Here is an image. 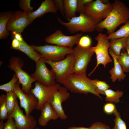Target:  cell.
I'll use <instances>...</instances> for the list:
<instances>
[{
    "instance_id": "cell-1",
    "label": "cell",
    "mask_w": 129,
    "mask_h": 129,
    "mask_svg": "<svg viewBox=\"0 0 129 129\" xmlns=\"http://www.w3.org/2000/svg\"><path fill=\"white\" fill-rule=\"evenodd\" d=\"M112 10L107 16L97 24L95 28L101 32L104 29L108 35L113 32L120 25L125 24L129 19V8L123 2L116 0L112 3Z\"/></svg>"
},
{
    "instance_id": "cell-2",
    "label": "cell",
    "mask_w": 129,
    "mask_h": 129,
    "mask_svg": "<svg viewBox=\"0 0 129 129\" xmlns=\"http://www.w3.org/2000/svg\"><path fill=\"white\" fill-rule=\"evenodd\" d=\"M90 80L86 75L72 73L64 79L62 84L73 93L85 94L90 93L101 99L102 97L97 93L92 86Z\"/></svg>"
},
{
    "instance_id": "cell-3",
    "label": "cell",
    "mask_w": 129,
    "mask_h": 129,
    "mask_svg": "<svg viewBox=\"0 0 129 129\" xmlns=\"http://www.w3.org/2000/svg\"><path fill=\"white\" fill-rule=\"evenodd\" d=\"M58 21L62 25L66 27L71 34L80 31L90 32L95 30L97 22L85 14L81 13L77 16L72 18L68 22H64L59 17Z\"/></svg>"
},
{
    "instance_id": "cell-4",
    "label": "cell",
    "mask_w": 129,
    "mask_h": 129,
    "mask_svg": "<svg viewBox=\"0 0 129 129\" xmlns=\"http://www.w3.org/2000/svg\"><path fill=\"white\" fill-rule=\"evenodd\" d=\"M24 65V62L20 57L13 56L9 59L8 67L11 70L15 72L18 77V81L22 85V91L27 93L30 92L32 83L36 81L22 69Z\"/></svg>"
},
{
    "instance_id": "cell-5",
    "label": "cell",
    "mask_w": 129,
    "mask_h": 129,
    "mask_svg": "<svg viewBox=\"0 0 129 129\" xmlns=\"http://www.w3.org/2000/svg\"><path fill=\"white\" fill-rule=\"evenodd\" d=\"M30 45L41 55L45 60L57 62L65 58L67 55L73 53V49L59 46L56 45L46 44L41 46L33 44Z\"/></svg>"
},
{
    "instance_id": "cell-6",
    "label": "cell",
    "mask_w": 129,
    "mask_h": 129,
    "mask_svg": "<svg viewBox=\"0 0 129 129\" xmlns=\"http://www.w3.org/2000/svg\"><path fill=\"white\" fill-rule=\"evenodd\" d=\"M60 87L58 83L47 86L36 81L34 87L32 88L30 91L38 100V104L35 109L41 111L46 104H51L54 94Z\"/></svg>"
},
{
    "instance_id": "cell-7",
    "label": "cell",
    "mask_w": 129,
    "mask_h": 129,
    "mask_svg": "<svg viewBox=\"0 0 129 129\" xmlns=\"http://www.w3.org/2000/svg\"><path fill=\"white\" fill-rule=\"evenodd\" d=\"M107 36L106 34L100 33L95 37V39L97 42V44L96 46L91 48L96 54L97 64L93 70L89 74V76L92 74L100 64H102L105 68L108 63L112 62L109 54L110 41L107 39Z\"/></svg>"
},
{
    "instance_id": "cell-8",
    "label": "cell",
    "mask_w": 129,
    "mask_h": 129,
    "mask_svg": "<svg viewBox=\"0 0 129 129\" xmlns=\"http://www.w3.org/2000/svg\"><path fill=\"white\" fill-rule=\"evenodd\" d=\"M91 47L84 48L77 45L73 49V54L74 62L72 73L86 75L88 65L95 53Z\"/></svg>"
},
{
    "instance_id": "cell-9",
    "label": "cell",
    "mask_w": 129,
    "mask_h": 129,
    "mask_svg": "<svg viewBox=\"0 0 129 129\" xmlns=\"http://www.w3.org/2000/svg\"><path fill=\"white\" fill-rule=\"evenodd\" d=\"M55 74L56 81L62 84L64 79L72 73L74 62L73 53L67 55L64 59L57 62H52L45 59Z\"/></svg>"
},
{
    "instance_id": "cell-10",
    "label": "cell",
    "mask_w": 129,
    "mask_h": 129,
    "mask_svg": "<svg viewBox=\"0 0 129 129\" xmlns=\"http://www.w3.org/2000/svg\"><path fill=\"white\" fill-rule=\"evenodd\" d=\"M85 14L97 23L103 21L111 11L112 3L103 2L102 0H93L84 5Z\"/></svg>"
},
{
    "instance_id": "cell-11",
    "label": "cell",
    "mask_w": 129,
    "mask_h": 129,
    "mask_svg": "<svg viewBox=\"0 0 129 129\" xmlns=\"http://www.w3.org/2000/svg\"><path fill=\"white\" fill-rule=\"evenodd\" d=\"M35 62V71L30 76L36 81L46 86H51L56 83L55 74L51 70L47 67L45 59L42 58Z\"/></svg>"
},
{
    "instance_id": "cell-12",
    "label": "cell",
    "mask_w": 129,
    "mask_h": 129,
    "mask_svg": "<svg viewBox=\"0 0 129 129\" xmlns=\"http://www.w3.org/2000/svg\"><path fill=\"white\" fill-rule=\"evenodd\" d=\"M82 35V33L81 32L73 35H64L60 30H57L54 33L46 37L45 41L47 43L72 48L75 44H77Z\"/></svg>"
},
{
    "instance_id": "cell-13",
    "label": "cell",
    "mask_w": 129,
    "mask_h": 129,
    "mask_svg": "<svg viewBox=\"0 0 129 129\" xmlns=\"http://www.w3.org/2000/svg\"><path fill=\"white\" fill-rule=\"evenodd\" d=\"M18 81L16 83L14 91L18 98L20 107L24 110L25 115L28 117L34 109H35L38 103L37 98L31 92L24 93L21 88Z\"/></svg>"
},
{
    "instance_id": "cell-14",
    "label": "cell",
    "mask_w": 129,
    "mask_h": 129,
    "mask_svg": "<svg viewBox=\"0 0 129 129\" xmlns=\"http://www.w3.org/2000/svg\"><path fill=\"white\" fill-rule=\"evenodd\" d=\"M13 118L17 129H34L36 125V121L34 117L30 115L27 116L20 108L18 100L12 112L8 117Z\"/></svg>"
},
{
    "instance_id": "cell-15",
    "label": "cell",
    "mask_w": 129,
    "mask_h": 129,
    "mask_svg": "<svg viewBox=\"0 0 129 129\" xmlns=\"http://www.w3.org/2000/svg\"><path fill=\"white\" fill-rule=\"evenodd\" d=\"M28 14L22 11H17L13 12L7 23L6 27L8 31L21 33L29 25Z\"/></svg>"
},
{
    "instance_id": "cell-16",
    "label": "cell",
    "mask_w": 129,
    "mask_h": 129,
    "mask_svg": "<svg viewBox=\"0 0 129 129\" xmlns=\"http://www.w3.org/2000/svg\"><path fill=\"white\" fill-rule=\"evenodd\" d=\"M68 90L64 87L60 86L54 94L51 103L53 109L58 114L59 118L62 120H65L67 118L63 109L62 104L70 97V94Z\"/></svg>"
},
{
    "instance_id": "cell-17",
    "label": "cell",
    "mask_w": 129,
    "mask_h": 129,
    "mask_svg": "<svg viewBox=\"0 0 129 129\" xmlns=\"http://www.w3.org/2000/svg\"><path fill=\"white\" fill-rule=\"evenodd\" d=\"M57 8L54 0H45L43 1L39 7L36 11L28 14L29 24L35 19L41 17L44 14L50 13L56 14Z\"/></svg>"
},
{
    "instance_id": "cell-18",
    "label": "cell",
    "mask_w": 129,
    "mask_h": 129,
    "mask_svg": "<svg viewBox=\"0 0 129 129\" xmlns=\"http://www.w3.org/2000/svg\"><path fill=\"white\" fill-rule=\"evenodd\" d=\"M41 111L38 122L39 124L41 126H45L50 120H55L59 118L51 103L46 104Z\"/></svg>"
},
{
    "instance_id": "cell-19",
    "label": "cell",
    "mask_w": 129,
    "mask_h": 129,
    "mask_svg": "<svg viewBox=\"0 0 129 129\" xmlns=\"http://www.w3.org/2000/svg\"><path fill=\"white\" fill-rule=\"evenodd\" d=\"M109 53L112 56L114 62V66L109 71L111 75L110 78L113 82H114L118 80L119 81H120L124 79L126 76L124 73L121 67L117 61V56L115 55L112 50L109 48Z\"/></svg>"
},
{
    "instance_id": "cell-20",
    "label": "cell",
    "mask_w": 129,
    "mask_h": 129,
    "mask_svg": "<svg viewBox=\"0 0 129 129\" xmlns=\"http://www.w3.org/2000/svg\"><path fill=\"white\" fill-rule=\"evenodd\" d=\"M13 12L11 11H3L0 13V39H5L9 35L7 28V22Z\"/></svg>"
},
{
    "instance_id": "cell-21",
    "label": "cell",
    "mask_w": 129,
    "mask_h": 129,
    "mask_svg": "<svg viewBox=\"0 0 129 129\" xmlns=\"http://www.w3.org/2000/svg\"><path fill=\"white\" fill-rule=\"evenodd\" d=\"M18 50L24 53L35 62L42 58L40 53H37L30 45H28L24 41L20 42Z\"/></svg>"
},
{
    "instance_id": "cell-22",
    "label": "cell",
    "mask_w": 129,
    "mask_h": 129,
    "mask_svg": "<svg viewBox=\"0 0 129 129\" xmlns=\"http://www.w3.org/2000/svg\"><path fill=\"white\" fill-rule=\"evenodd\" d=\"M64 17L69 21L76 16L77 0H63Z\"/></svg>"
},
{
    "instance_id": "cell-23",
    "label": "cell",
    "mask_w": 129,
    "mask_h": 129,
    "mask_svg": "<svg viewBox=\"0 0 129 129\" xmlns=\"http://www.w3.org/2000/svg\"><path fill=\"white\" fill-rule=\"evenodd\" d=\"M128 37H123L110 40L109 48L116 56L119 55L121 53V50L125 48Z\"/></svg>"
},
{
    "instance_id": "cell-24",
    "label": "cell",
    "mask_w": 129,
    "mask_h": 129,
    "mask_svg": "<svg viewBox=\"0 0 129 129\" xmlns=\"http://www.w3.org/2000/svg\"><path fill=\"white\" fill-rule=\"evenodd\" d=\"M129 36V19L118 30L107 36L109 40Z\"/></svg>"
},
{
    "instance_id": "cell-25",
    "label": "cell",
    "mask_w": 129,
    "mask_h": 129,
    "mask_svg": "<svg viewBox=\"0 0 129 129\" xmlns=\"http://www.w3.org/2000/svg\"><path fill=\"white\" fill-rule=\"evenodd\" d=\"M123 94V93L122 91L118 90L115 91L111 89H108L105 92V95L106 96L105 100L106 101L109 102L117 103L120 102L119 98L122 96Z\"/></svg>"
},
{
    "instance_id": "cell-26",
    "label": "cell",
    "mask_w": 129,
    "mask_h": 129,
    "mask_svg": "<svg viewBox=\"0 0 129 129\" xmlns=\"http://www.w3.org/2000/svg\"><path fill=\"white\" fill-rule=\"evenodd\" d=\"M125 48L122 49L120 54L117 56V59L121 66L123 72H129V58Z\"/></svg>"
},
{
    "instance_id": "cell-27",
    "label": "cell",
    "mask_w": 129,
    "mask_h": 129,
    "mask_svg": "<svg viewBox=\"0 0 129 129\" xmlns=\"http://www.w3.org/2000/svg\"><path fill=\"white\" fill-rule=\"evenodd\" d=\"M90 82L96 92L99 95L101 94L105 95V91L110 87L109 85L105 81L97 79L91 80Z\"/></svg>"
},
{
    "instance_id": "cell-28",
    "label": "cell",
    "mask_w": 129,
    "mask_h": 129,
    "mask_svg": "<svg viewBox=\"0 0 129 129\" xmlns=\"http://www.w3.org/2000/svg\"><path fill=\"white\" fill-rule=\"evenodd\" d=\"M6 95V102L8 116L13 110L18 100V97L14 91L7 92Z\"/></svg>"
},
{
    "instance_id": "cell-29",
    "label": "cell",
    "mask_w": 129,
    "mask_h": 129,
    "mask_svg": "<svg viewBox=\"0 0 129 129\" xmlns=\"http://www.w3.org/2000/svg\"><path fill=\"white\" fill-rule=\"evenodd\" d=\"M6 94L0 96V119L3 120L8 119V112L6 102Z\"/></svg>"
},
{
    "instance_id": "cell-30",
    "label": "cell",
    "mask_w": 129,
    "mask_h": 129,
    "mask_svg": "<svg viewBox=\"0 0 129 129\" xmlns=\"http://www.w3.org/2000/svg\"><path fill=\"white\" fill-rule=\"evenodd\" d=\"M18 81V79L15 73L9 82L0 86V89L5 91L6 93L14 91L16 83Z\"/></svg>"
},
{
    "instance_id": "cell-31",
    "label": "cell",
    "mask_w": 129,
    "mask_h": 129,
    "mask_svg": "<svg viewBox=\"0 0 129 129\" xmlns=\"http://www.w3.org/2000/svg\"><path fill=\"white\" fill-rule=\"evenodd\" d=\"M113 114L115 117L114 120L115 124L113 129H127L125 122L122 119L119 113L116 108Z\"/></svg>"
},
{
    "instance_id": "cell-32",
    "label": "cell",
    "mask_w": 129,
    "mask_h": 129,
    "mask_svg": "<svg viewBox=\"0 0 129 129\" xmlns=\"http://www.w3.org/2000/svg\"><path fill=\"white\" fill-rule=\"evenodd\" d=\"M31 2L30 0H20L19 1V5L21 9L28 14L33 11L34 7L31 6Z\"/></svg>"
},
{
    "instance_id": "cell-33",
    "label": "cell",
    "mask_w": 129,
    "mask_h": 129,
    "mask_svg": "<svg viewBox=\"0 0 129 129\" xmlns=\"http://www.w3.org/2000/svg\"><path fill=\"white\" fill-rule=\"evenodd\" d=\"M92 40L91 38L87 35L82 36L80 39L77 45L84 48L91 47Z\"/></svg>"
},
{
    "instance_id": "cell-34",
    "label": "cell",
    "mask_w": 129,
    "mask_h": 129,
    "mask_svg": "<svg viewBox=\"0 0 129 129\" xmlns=\"http://www.w3.org/2000/svg\"><path fill=\"white\" fill-rule=\"evenodd\" d=\"M92 0H77L76 12L80 14H85L84 5L92 1Z\"/></svg>"
},
{
    "instance_id": "cell-35",
    "label": "cell",
    "mask_w": 129,
    "mask_h": 129,
    "mask_svg": "<svg viewBox=\"0 0 129 129\" xmlns=\"http://www.w3.org/2000/svg\"><path fill=\"white\" fill-rule=\"evenodd\" d=\"M116 108V106L113 103L109 102L105 104L103 107V110L106 114L109 115L113 113Z\"/></svg>"
},
{
    "instance_id": "cell-36",
    "label": "cell",
    "mask_w": 129,
    "mask_h": 129,
    "mask_svg": "<svg viewBox=\"0 0 129 129\" xmlns=\"http://www.w3.org/2000/svg\"><path fill=\"white\" fill-rule=\"evenodd\" d=\"M3 129H17L13 118L8 117L6 122L5 123Z\"/></svg>"
},
{
    "instance_id": "cell-37",
    "label": "cell",
    "mask_w": 129,
    "mask_h": 129,
    "mask_svg": "<svg viewBox=\"0 0 129 129\" xmlns=\"http://www.w3.org/2000/svg\"><path fill=\"white\" fill-rule=\"evenodd\" d=\"M90 129H110L109 127L100 122H97L92 124Z\"/></svg>"
},
{
    "instance_id": "cell-38",
    "label": "cell",
    "mask_w": 129,
    "mask_h": 129,
    "mask_svg": "<svg viewBox=\"0 0 129 129\" xmlns=\"http://www.w3.org/2000/svg\"><path fill=\"white\" fill-rule=\"evenodd\" d=\"M54 3L58 10H59L62 15L64 16V6L63 0H54Z\"/></svg>"
},
{
    "instance_id": "cell-39",
    "label": "cell",
    "mask_w": 129,
    "mask_h": 129,
    "mask_svg": "<svg viewBox=\"0 0 129 129\" xmlns=\"http://www.w3.org/2000/svg\"><path fill=\"white\" fill-rule=\"evenodd\" d=\"M20 42L15 38L12 39L11 45L10 47L11 49L17 50L20 44Z\"/></svg>"
},
{
    "instance_id": "cell-40",
    "label": "cell",
    "mask_w": 129,
    "mask_h": 129,
    "mask_svg": "<svg viewBox=\"0 0 129 129\" xmlns=\"http://www.w3.org/2000/svg\"><path fill=\"white\" fill-rule=\"evenodd\" d=\"M13 35L12 38H15L20 42H22L23 40L21 33L15 32H11Z\"/></svg>"
},
{
    "instance_id": "cell-41",
    "label": "cell",
    "mask_w": 129,
    "mask_h": 129,
    "mask_svg": "<svg viewBox=\"0 0 129 129\" xmlns=\"http://www.w3.org/2000/svg\"><path fill=\"white\" fill-rule=\"evenodd\" d=\"M68 129H90V127L72 126L68 128Z\"/></svg>"
},
{
    "instance_id": "cell-42",
    "label": "cell",
    "mask_w": 129,
    "mask_h": 129,
    "mask_svg": "<svg viewBox=\"0 0 129 129\" xmlns=\"http://www.w3.org/2000/svg\"><path fill=\"white\" fill-rule=\"evenodd\" d=\"M5 123L4 122V120L0 119V129H3Z\"/></svg>"
},
{
    "instance_id": "cell-43",
    "label": "cell",
    "mask_w": 129,
    "mask_h": 129,
    "mask_svg": "<svg viewBox=\"0 0 129 129\" xmlns=\"http://www.w3.org/2000/svg\"><path fill=\"white\" fill-rule=\"evenodd\" d=\"M125 48L127 51L129 58V44H126L125 46Z\"/></svg>"
},
{
    "instance_id": "cell-44",
    "label": "cell",
    "mask_w": 129,
    "mask_h": 129,
    "mask_svg": "<svg viewBox=\"0 0 129 129\" xmlns=\"http://www.w3.org/2000/svg\"><path fill=\"white\" fill-rule=\"evenodd\" d=\"M126 44H129V36L128 37L127 41Z\"/></svg>"
},
{
    "instance_id": "cell-45",
    "label": "cell",
    "mask_w": 129,
    "mask_h": 129,
    "mask_svg": "<svg viewBox=\"0 0 129 129\" xmlns=\"http://www.w3.org/2000/svg\"><path fill=\"white\" fill-rule=\"evenodd\" d=\"M34 129H40L39 127L35 128Z\"/></svg>"
}]
</instances>
